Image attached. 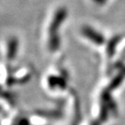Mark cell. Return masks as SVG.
Returning <instances> with one entry per match:
<instances>
[{"label":"cell","mask_w":125,"mask_h":125,"mask_svg":"<svg viewBox=\"0 0 125 125\" xmlns=\"http://www.w3.org/2000/svg\"><path fill=\"white\" fill-rule=\"evenodd\" d=\"M66 6L59 4L53 7L45 18L43 28V41L46 50L56 52L62 43L63 27L68 18Z\"/></svg>","instance_id":"6da1fadb"}]
</instances>
